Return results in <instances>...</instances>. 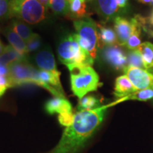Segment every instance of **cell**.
<instances>
[{"label":"cell","instance_id":"6da1fadb","mask_svg":"<svg viewBox=\"0 0 153 153\" xmlns=\"http://www.w3.org/2000/svg\"><path fill=\"white\" fill-rule=\"evenodd\" d=\"M108 107H111L109 104L74 114L72 123L66 127L60 142L48 153L79 152L99 128Z\"/></svg>","mask_w":153,"mask_h":153},{"label":"cell","instance_id":"7a4b0ae2","mask_svg":"<svg viewBox=\"0 0 153 153\" xmlns=\"http://www.w3.org/2000/svg\"><path fill=\"white\" fill-rule=\"evenodd\" d=\"M59 60L67 67L73 65L92 66L94 59L78 43L76 34L63 38L57 46Z\"/></svg>","mask_w":153,"mask_h":153},{"label":"cell","instance_id":"3957f363","mask_svg":"<svg viewBox=\"0 0 153 153\" xmlns=\"http://www.w3.org/2000/svg\"><path fill=\"white\" fill-rule=\"evenodd\" d=\"M68 68L70 72L72 91L79 99L101 85L98 74L91 66L73 65Z\"/></svg>","mask_w":153,"mask_h":153},{"label":"cell","instance_id":"277c9868","mask_svg":"<svg viewBox=\"0 0 153 153\" xmlns=\"http://www.w3.org/2000/svg\"><path fill=\"white\" fill-rule=\"evenodd\" d=\"M48 8L38 0H10L9 18H16L29 24H37L47 17Z\"/></svg>","mask_w":153,"mask_h":153},{"label":"cell","instance_id":"5b68a950","mask_svg":"<svg viewBox=\"0 0 153 153\" xmlns=\"http://www.w3.org/2000/svg\"><path fill=\"white\" fill-rule=\"evenodd\" d=\"M78 43L82 48L94 60L98 47V33L97 24L90 18H83L73 22Z\"/></svg>","mask_w":153,"mask_h":153},{"label":"cell","instance_id":"8992f818","mask_svg":"<svg viewBox=\"0 0 153 153\" xmlns=\"http://www.w3.org/2000/svg\"><path fill=\"white\" fill-rule=\"evenodd\" d=\"M36 70L30 64L28 59L11 63L9 65V73L7 75L9 87H15L26 84H32Z\"/></svg>","mask_w":153,"mask_h":153},{"label":"cell","instance_id":"52a82bcc","mask_svg":"<svg viewBox=\"0 0 153 153\" xmlns=\"http://www.w3.org/2000/svg\"><path fill=\"white\" fill-rule=\"evenodd\" d=\"M101 56L103 60L116 70H124L127 68V55L119 45L114 44L101 48Z\"/></svg>","mask_w":153,"mask_h":153},{"label":"cell","instance_id":"ba28073f","mask_svg":"<svg viewBox=\"0 0 153 153\" xmlns=\"http://www.w3.org/2000/svg\"><path fill=\"white\" fill-rule=\"evenodd\" d=\"M123 72L136 91L153 87V74L147 70L126 68Z\"/></svg>","mask_w":153,"mask_h":153},{"label":"cell","instance_id":"9c48e42d","mask_svg":"<svg viewBox=\"0 0 153 153\" xmlns=\"http://www.w3.org/2000/svg\"><path fill=\"white\" fill-rule=\"evenodd\" d=\"M34 62L41 70H45L56 75H60V72H59L57 68L54 55L50 48H44L38 51L34 56Z\"/></svg>","mask_w":153,"mask_h":153},{"label":"cell","instance_id":"30bf717a","mask_svg":"<svg viewBox=\"0 0 153 153\" xmlns=\"http://www.w3.org/2000/svg\"><path fill=\"white\" fill-rule=\"evenodd\" d=\"M114 28L117 37V44L125 45L133 31V24L131 21L117 16L114 19Z\"/></svg>","mask_w":153,"mask_h":153},{"label":"cell","instance_id":"8fae6325","mask_svg":"<svg viewBox=\"0 0 153 153\" xmlns=\"http://www.w3.org/2000/svg\"><path fill=\"white\" fill-rule=\"evenodd\" d=\"M45 109L49 114L63 115L72 113V105L66 98L54 97L45 103Z\"/></svg>","mask_w":153,"mask_h":153},{"label":"cell","instance_id":"7c38bea8","mask_svg":"<svg viewBox=\"0 0 153 153\" xmlns=\"http://www.w3.org/2000/svg\"><path fill=\"white\" fill-rule=\"evenodd\" d=\"M97 10L103 18L112 19L119 11L116 0H97Z\"/></svg>","mask_w":153,"mask_h":153},{"label":"cell","instance_id":"4fadbf2b","mask_svg":"<svg viewBox=\"0 0 153 153\" xmlns=\"http://www.w3.org/2000/svg\"><path fill=\"white\" fill-rule=\"evenodd\" d=\"M135 91H136V90L126 75L118 76L116 79L114 96L118 99L124 98Z\"/></svg>","mask_w":153,"mask_h":153},{"label":"cell","instance_id":"5bb4252c","mask_svg":"<svg viewBox=\"0 0 153 153\" xmlns=\"http://www.w3.org/2000/svg\"><path fill=\"white\" fill-rule=\"evenodd\" d=\"M4 33L13 48L16 50L19 54L23 55V56H27L28 52L26 42L18 34L15 33L10 27L6 28Z\"/></svg>","mask_w":153,"mask_h":153},{"label":"cell","instance_id":"9a60e30c","mask_svg":"<svg viewBox=\"0 0 153 153\" xmlns=\"http://www.w3.org/2000/svg\"><path fill=\"white\" fill-rule=\"evenodd\" d=\"M99 33H98V45L103 48L106 45H114L117 43V37L116 32L112 28L106 27L102 25L98 24Z\"/></svg>","mask_w":153,"mask_h":153},{"label":"cell","instance_id":"2e32d148","mask_svg":"<svg viewBox=\"0 0 153 153\" xmlns=\"http://www.w3.org/2000/svg\"><path fill=\"white\" fill-rule=\"evenodd\" d=\"M26 59H28L27 56H23L11 45H7L5 47L2 54L0 55V65L9 66L11 63Z\"/></svg>","mask_w":153,"mask_h":153},{"label":"cell","instance_id":"e0dca14e","mask_svg":"<svg viewBox=\"0 0 153 153\" xmlns=\"http://www.w3.org/2000/svg\"><path fill=\"white\" fill-rule=\"evenodd\" d=\"M151 99H153V87L135 91V92L131 94L124 97V98L118 99L115 102L111 103V104H110V106H114V105L117 104L118 103L123 102V101H125L136 100L140 101H146L151 100Z\"/></svg>","mask_w":153,"mask_h":153},{"label":"cell","instance_id":"ac0fdd59","mask_svg":"<svg viewBox=\"0 0 153 153\" xmlns=\"http://www.w3.org/2000/svg\"><path fill=\"white\" fill-rule=\"evenodd\" d=\"M10 28L26 43L35 34L27 24L21 22L19 19H14L11 22Z\"/></svg>","mask_w":153,"mask_h":153},{"label":"cell","instance_id":"d6986e66","mask_svg":"<svg viewBox=\"0 0 153 153\" xmlns=\"http://www.w3.org/2000/svg\"><path fill=\"white\" fill-rule=\"evenodd\" d=\"M69 1L70 13L68 16L75 20L82 19L87 16V5L85 0H69Z\"/></svg>","mask_w":153,"mask_h":153},{"label":"cell","instance_id":"ffe728a7","mask_svg":"<svg viewBox=\"0 0 153 153\" xmlns=\"http://www.w3.org/2000/svg\"><path fill=\"white\" fill-rule=\"evenodd\" d=\"M132 24H133V31L130 38L128 40L127 43H126L125 46L131 51L138 49V48L141 44L140 41V33L141 27L139 23L137 22L135 17L131 20Z\"/></svg>","mask_w":153,"mask_h":153},{"label":"cell","instance_id":"44dd1931","mask_svg":"<svg viewBox=\"0 0 153 153\" xmlns=\"http://www.w3.org/2000/svg\"><path fill=\"white\" fill-rule=\"evenodd\" d=\"M145 70L153 68V44L150 42L141 43L138 48Z\"/></svg>","mask_w":153,"mask_h":153},{"label":"cell","instance_id":"7402d4cb","mask_svg":"<svg viewBox=\"0 0 153 153\" xmlns=\"http://www.w3.org/2000/svg\"><path fill=\"white\" fill-rule=\"evenodd\" d=\"M48 8L55 15L66 16L70 13V1L69 0H50Z\"/></svg>","mask_w":153,"mask_h":153},{"label":"cell","instance_id":"603a6c76","mask_svg":"<svg viewBox=\"0 0 153 153\" xmlns=\"http://www.w3.org/2000/svg\"><path fill=\"white\" fill-rule=\"evenodd\" d=\"M100 106V101L98 99L93 96H85L83 98L79 99L77 105V109L81 111L93 110L99 108Z\"/></svg>","mask_w":153,"mask_h":153},{"label":"cell","instance_id":"cb8c5ba5","mask_svg":"<svg viewBox=\"0 0 153 153\" xmlns=\"http://www.w3.org/2000/svg\"><path fill=\"white\" fill-rule=\"evenodd\" d=\"M127 68L145 69L143 59L138 49L131 51L127 55Z\"/></svg>","mask_w":153,"mask_h":153},{"label":"cell","instance_id":"d4e9b609","mask_svg":"<svg viewBox=\"0 0 153 153\" xmlns=\"http://www.w3.org/2000/svg\"><path fill=\"white\" fill-rule=\"evenodd\" d=\"M135 19L139 23L141 29L143 28L147 33L153 36V12L149 17H143L140 15H136Z\"/></svg>","mask_w":153,"mask_h":153},{"label":"cell","instance_id":"484cf974","mask_svg":"<svg viewBox=\"0 0 153 153\" xmlns=\"http://www.w3.org/2000/svg\"><path fill=\"white\" fill-rule=\"evenodd\" d=\"M42 45L41 38L38 34L35 33L30 39L27 42L26 46H27V50L28 53L34 52V51H38Z\"/></svg>","mask_w":153,"mask_h":153},{"label":"cell","instance_id":"4316f807","mask_svg":"<svg viewBox=\"0 0 153 153\" xmlns=\"http://www.w3.org/2000/svg\"><path fill=\"white\" fill-rule=\"evenodd\" d=\"M10 0H0V19L9 17Z\"/></svg>","mask_w":153,"mask_h":153},{"label":"cell","instance_id":"83f0119b","mask_svg":"<svg viewBox=\"0 0 153 153\" xmlns=\"http://www.w3.org/2000/svg\"><path fill=\"white\" fill-rule=\"evenodd\" d=\"M8 88H10V87L7 76H0V97L5 93Z\"/></svg>","mask_w":153,"mask_h":153},{"label":"cell","instance_id":"f1b7e54d","mask_svg":"<svg viewBox=\"0 0 153 153\" xmlns=\"http://www.w3.org/2000/svg\"><path fill=\"white\" fill-rule=\"evenodd\" d=\"M119 8H125L128 4V0H116Z\"/></svg>","mask_w":153,"mask_h":153},{"label":"cell","instance_id":"f546056e","mask_svg":"<svg viewBox=\"0 0 153 153\" xmlns=\"http://www.w3.org/2000/svg\"><path fill=\"white\" fill-rule=\"evenodd\" d=\"M39 2L43 4L44 7H46V8H48V4H49V1L50 0H38Z\"/></svg>","mask_w":153,"mask_h":153},{"label":"cell","instance_id":"4dcf8cb0","mask_svg":"<svg viewBox=\"0 0 153 153\" xmlns=\"http://www.w3.org/2000/svg\"><path fill=\"white\" fill-rule=\"evenodd\" d=\"M137 1L145 4H151L152 3V0H137Z\"/></svg>","mask_w":153,"mask_h":153},{"label":"cell","instance_id":"1f68e13d","mask_svg":"<svg viewBox=\"0 0 153 153\" xmlns=\"http://www.w3.org/2000/svg\"><path fill=\"white\" fill-rule=\"evenodd\" d=\"M4 49H5V47L4 46L3 44L1 43V41H0V55L2 54L4 51Z\"/></svg>","mask_w":153,"mask_h":153},{"label":"cell","instance_id":"d6a6232c","mask_svg":"<svg viewBox=\"0 0 153 153\" xmlns=\"http://www.w3.org/2000/svg\"><path fill=\"white\" fill-rule=\"evenodd\" d=\"M152 2H153V0H152Z\"/></svg>","mask_w":153,"mask_h":153},{"label":"cell","instance_id":"836d02e7","mask_svg":"<svg viewBox=\"0 0 153 153\" xmlns=\"http://www.w3.org/2000/svg\"><path fill=\"white\" fill-rule=\"evenodd\" d=\"M85 1H86V0H85Z\"/></svg>","mask_w":153,"mask_h":153}]
</instances>
